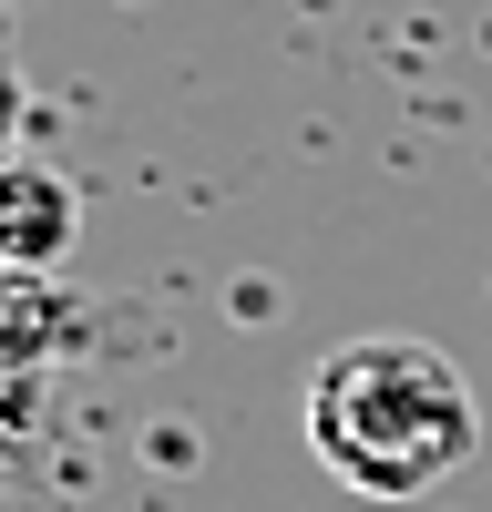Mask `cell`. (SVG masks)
Returning <instances> with one entry per match:
<instances>
[{
	"label": "cell",
	"mask_w": 492,
	"mask_h": 512,
	"mask_svg": "<svg viewBox=\"0 0 492 512\" xmlns=\"http://www.w3.org/2000/svg\"><path fill=\"white\" fill-rule=\"evenodd\" d=\"M11 123H21V72L0 62V144H11Z\"/></svg>",
	"instance_id": "277c9868"
},
{
	"label": "cell",
	"mask_w": 492,
	"mask_h": 512,
	"mask_svg": "<svg viewBox=\"0 0 492 512\" xmlns=\"http://www.w3.org/2000/svg\"><path fill=\"white\" fill-rule=\"evenodd\" d=\"M308 451L359 502H421L482 451L472 379L451 369V349L400 338V328L339 338L308 369Z\"/></svg>",
	"instance_id": "6da1fadb"
},
{
	"label": "cell",
	"mask_w": 492,
	"mask_h": 512,
	"mask_svg": "<svg viewBox=\"0 0 492 512\" xmlns=\"http://www.w3.org/2000/svg\"><path fill=\"white\" fill-rule=\"evenodd\" d=\"M72 236H82L72 175H52V164H0V267L52 277L62 256H72Z\"/></svg>",
	"instance_id": "7a4b0ae2"
},
{
	"label": "cell",
	"mask_w": 492,
	"mask_h": 512,
	"mask_svg": "<svg viewBox=\"0 0 492 512\" xmlns=\"http://www.w3.org/2000/svg\"><path fill=\"white\" fill-rule=\"evenodd\" d=\"M72 349V297L31 267H0V379H31Z\"/></svg>",
	"instance_id": "3957f363"
}]
</instances>
